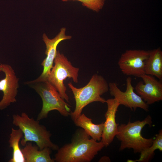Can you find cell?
Instances as JSON below:
<instances>
[{"instance_id":"obj_5","label":"cell","mask_w":162,"mask_h":162,"mask_svg":"<svg viewBox=\"0 0 162 162\" xmlns=\"http://www.w3.org/2000/svg\"><path fill=\"white\" fill-rule=\"evenodd\" d=\"M28 85L39 94L42 101V107L37 116V120L47 118L49 112L53 110L58 111L64 116L70 115L71 106L61 97L58 91L48 81Z\"/></svg>"},{"instance_id":"obj_9","label":"cell","mask_w":162,"mask_h":162,"mask_svg":"<svg viewBox=\"0 0 162 162\" xmlns=\"http://www.w3.org/2000/svg\"><path fill=\"white\" fill-rule=\"evenodd\" d=\"M126 88L124 92L122 91L116 83L111 82L109 84L110 95L117 100L120 105H123L134 111L140 108L147 111L149 106L140 96L134 91L132 84V78L128 77L126 80Z\"/></svg>"},{"instance_id":"obj_3","label":"cell","mask_w":162,"mask_h":162,"mask_svg":"<svg viewBox=\"0 0 162 162\" xmlns=\"http://www.w3.org/2000/svg\"><path fill=\"white\" fill-rule=\"evenodd\" d=\"M13 124L22 131L24 137L21 144L25 146L29 142H35L40 150L45 148H50L53 150H57L58 146L53 143L50 140L51 134L45 126L39 124V121L30 118L25 112L21 115L13 116Z\"/></svg>"},{"instance_id":"obj_17","label":"cell","mask_w":162,"mask_h":162,"mask_svg":"<svg viewBox=\"0 0 162 162\" xmlns=\"http://www.w3.org/2000/svg\"><path fill=\"white\" fill-rule=\"evenodd\" d=\"M157 149L162 151V130H160L158 133L156 135L155 138L150 146L141 152L139 159L133 160H128V162H148L153 155L154 152Z\"/></svg>"},{"instance_id":"obj_16","label":"cell","mask_w":162,"mask_h":162,"mask_svg":"<svg viewBox=\"0 0 162 162\" xmlns=\"http://www.w3.org/2000/svg\"><path fill=\"white\" fill-rule=\"evenodd\" d=\"M23 133L20 128H12L9 142L10 147L13 149L12 157L9 162H25V160L19 146V142L22 137Z\"/></svg>"},{"instance_id":"obj_4","label":"cell","mask_w":162,"mask_h":162,"mask_svg":"<svg viewBox=\"0 0 162 162\" xmlns=\"http://www.w3.org/2000/svg\"><path fill=\"white\" fill-rule=\"evenodd\" d=\"M152 123V118L148 115L142 121L132 122L129 121L127 124L118 125L116 136L121 142L119 150L132 148L134 153H140L151 146L154 139L143 137L141 132L146 125L151 126Z\"/></svg>"},{"instance_id":"obj_18","label":"cell","mask_w":162,"mask_h":162,"mask_svg":"<svg viewBox=\"0 0 162 162\" xmlns=\"http://www.w3.org/2000/svg\"><path fill=\"white\" fill-rule=\"evenodd\" d=\"M63 2L78 1L82 3V5L92 10L98 12L103 7L105 0H62Z\"/></svg>"},{"instance_id":"obj_13","label":"cell","mask_w":162,"mask_h":162,"mask_svg":"<svg viewBox=\"0 0 162 162\" xmlns=\"http://www.w3.org/2000/svg\"><path fill=\"white\" fill-rule=\"evenodd\" d=\"M51 149L48 147L40 150L37 146L28 142L21 149L25 162H54L50 156Z\"/></svg>"},{"instance_id":"obj_6","label":"cell","mask_w":162,"mask_h":162,"mask_svg":"<svg viewBox=\"0 0 162 162\" xmlns=\"http://www.w3.org/2000/svg\"><path fill=\"white\" fill-rule=\"evenodd\" d=\"M54 62L55 64L51 70L48 81L55 88L61 97L69 103L64 81L68 78L78 83L79 69L73 66L67 57L58 50L57 51Z\"/></svg>"},{"instance_id":"obj_14","label":"cell","mask_w":162,"mask_h":162,"mask_svg":"<svg viewBox=\"0 0 162 162\" xmlns=\"http://www.w3.org/2000/svg\"><path fill=\"white\" fill-rule=\"evenodd\" d=\"M145 74L162 79V52L159 48L149 51V55L145 65Z\"/></svg>"},{"instance_id":"obj_15","label":"cell","mask_w":162,"mask_h":162,"mask_svg":"<svg viewBox=\"0 0 162 162\" xmlns=\"http://www.w3.org/2000/svg\"><path fill=\"white\" fill-rule=\"evenodd\" d=\"M75 125L83 129L92 139L96 141L101 140L104 128V122L99 124H94L92 119L82 113L74 121Z\"/></svg>"},{"instance_id":"obj_11","label":"cell","mask_w":162,"mask_h":162,"mask_svg":"<svg viewBox=\"0 0 162 162\" xmlns=\"http://www.w3.org/2000/svg\"><path fill=\"white\" fill-rule=\"evenodd\" d=\"M135 87L136 94L148 105L162 100V83L155 77L144 74Z\"/></svg>"},{"instance_id":"obj_10","label":"cell","mask_w":162,"mask_h":162,"mask_svg":"<svg viewBox=\"0 0 162 162\" xmlns=\"http://www.w3.org/2000/svg\"><path fill=\"white\" fill-rule=\"evenodd\" d=\"M0 72L4 73L5 75L4 78L0 80V91L3 94L0 101V110H2L7 108L11 103L16 102L19 80L10 65L0 64Z\"/></svg>"},{"instance_id":"obj_12","label":"cell","mask_w":162,"mask_h":162,"mask_svg":"<svg viewBox=\"0 0 162 162\" xmlns=\"http://www.w3.org/2000/svg\"><path fill=\"white\" fill-rule=\"evenodd\" d=\"M107 110L104 116L106 121L101 141L105 147L108 146L112 142L118 131V124L116 121V114L120 104L115 98L108 99L106 100Z\"/></svg>"},{"instance_id":"obj_19","label":"cell","mask_w":162,"mask_h":162,"mask_svg":"<svg viewBox=\"0 0 162 162\" xmlns=\"http://www.w3.org/2000/svg\"><path fill=\"white\" fill-rule=\"evenodd\" d=\"M99 161V162H110V160L108 157L105 156L100 158Z\"/></svg>"},{"instance_id":"obj_2","label":"cell","mask_w":162,"mask_h":162,"mask_svg":"<svg viewBox=\"0 0 162 162\" xmlns=\"http://www.w3.org/2000/svg\"><path fill=\"white\" fill-rule=\"evenodd\" d=\"M68 85L73 92L75 101V110L70 114L74 121L81 114L84 107L89 104L94 102L106 103V100L101 96L109 90V84L100 75H93L87 84L82 87L77 88L71 82Z\"/></svg>"},{"instance_id":"obj_8","label":"cell","mask_w":162,"mask_h":162,"mask_svg":"<svg viewBox=\"0 0 162 162\" xmlns=\"http://www.w3.org/2000/svg\"><path fill=\"white\" fill-rule=\"evenodd\" d=\"M66 30L65 28H62L58 34L52 39L49 38L46 34H43L42 38L46 46L45 54L46 57L41 63L43 67V72L37 79L27 81L25 84L28 85L32 83L48 81V76L53 67L54 60L56 55L58 45L62 40H70L72 38L71 36L66 35Z\"/></svg>"},{"instance_id":"obj_7","label":"cell","mask_w":162,"mask_h":162,"mask_svg":"<svg viewBox=\"0 0 162 162\" xmlns=\"http://www.w3.org/2000/svg\"><path fill=\"white\" fill-rule=\"evenodd\" d=\"M149 51L143 50H128L122 53L118 64L123 74L140 77L145 73L146 60Z\"/></svg>"},{"instance_id":"obj_1","label":"cell","mask_w":162,"mask_h":162,"mask_svg":"<svg viewBox=\"0 0 162 162\" xmlns=\"http://www.w3.org/2000/svg\"><path fill=\"white\" fill-rule=\"evenodd\" d=\"M104 147L101 141L90 139L83 129H79L70 143L57 150L54 160L57 162H90Z\"/></svg>"}]
</instances>
